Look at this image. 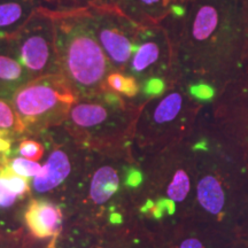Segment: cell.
Segmentation results:
<instances>
[{"instance_id": "6da1fadb", "label": "cell", "mask_w": 248, "mask_h": 248, "mask_svg": "<svg viewBox=\"0 0 248 248\" xmlns=\"http://www.w3.org/2000/svg\"><path fill=\"white\" fill-rule=\"evenodd\" d=\"M162 22L172 37L181 79L202 104L248 70L246 0L177 4Z\"/></svg>"}, {"instance_id": "7a4b0ae2", "label": "cell", "mask_w": 248, "mask_h": 248, "mask_svg": "<svg viewBox=\"0 0 248 248\" xmlns=\"http://www.w3.org/2000/svg\"><path fill=\"white\" fill-rule=\"evenodd\" d=\"M195 179L191 218L224 231L233 229L248 200V169L198 123L191 137Z\"/></svg>"}, {"instance_id": "3957f363", "label": "cell", "mask_w": 248, "mask_h": 248, "mask_svg": "<svg viewBox=\"0 0 248 248\" xmlns=\"http://www.w3.org/2000/svg\"><path fill=\"white\" fill-rule=\"evenodd\" d=\"M141 186L146 193L138 212L155 225L191 218L195 179V155L187 140L151 153ZM137 187V188H138Z\"/></svg>"}, {"instance_id": "277c9868", "label": "cell", "mask_w": 248, "mask_h": 248, "mask_svg": "<svg viewBox=\"0 0 248 248\" xmlns=\"http://www.w3.org/2000/svg\"><path fill=\"white\" fill-rule=\"evenodd\" d=\"M60 74L78 97L106 91L111 67L89 28L83 9L52 11Z\"/></svg>"}, {"instance_id": "5b68a950", "label": "cell", "mask_w": 248, "mask_h": 248, "mask_svg": "<svg viewBox=\"0 0 248 248\" xmlns=\"http://www.w3.org/2000/svg\"><path fill=\"white\" fill-rule=\"evenodd\" d=\"M140 107L110 91L78 97L66 121L68 130L78 144L91 150L129 148Z\"/></svg>"}, {"instance_id": "8992f818", "label": "cell", "mask_w": 248, "mask_h": 248, "mask_svg": "<svg viewBox=\"0 0 248 248\" xmlns=\"http://www.w3.org/2000/svg\"><path fill=\"white\" fill-rule=\"evenodd\" d=\"M204 106L179 79L141 105L132 141L151 154L187 140L197 130Z\"/></svg>"}, {"instance_id": "52a82bcc", "label": "cell", "mask_w": 248, "mask_h": 248, "mask_svg": "<svg viewBox=\"0 0 248 248\" xmlns=\"http://www.w3.org/2000/svg\"><path fill=\"white\" fill-rule=\"evenodd\" d=\"M125 75L137 80L141 104L181 79L171 35L163 22L139 28Z\"/></svg>"}, {"instance_id": "ba28073f", "label": "cell", "mask_w": 248, "mask_h": 248, "mask_svg": "<svg viewBox=\"0 0 248 248\" xmlns=\"http://www.w3.org/2000/svg\"><path fill=\"white\" fill-rule=\"evenodd\" d=\"M200 124L248 169V70L204 106Z\"/></svg>"}, {"instance_id": "9c48e42d", "label": "cell", "mask_w": 248, "mask_h": 248, "mask_svg": "<svg viewBox=\"0 0 248 248\" xmlns=\"http://www.w3.org/2000/svg\"><path fill=\"white\" fill-rule=\"evenodd\" d=\"M78 98L61 74L31 79L12 97L26 132H39L66 122Z\"/></svg>"}, {"instance_id": "30bf717a", "label": "cell", "mask_w": 248, "mask_h": 248, "mask_svg": "<svg viewBox=\"0 0 248 248\" xmlns=\"http://www.w3.org/2000/svg\"><path fill=\"white\" fill-rule=\"evenodd\" d=\"M9 38L31 79L60 74L51 9L45 6L37 7L22 27Z\"/></svg>"}, {"instance_id": "8fae6325", "label": "cell", "mask_w": 248, "mask_h": 248, "mask_svg": "<svg viewBox=\"0 0 248 248\" xmlns=\"http://www.w3.org/2000/svg\"><path fill=\"white\" fill-rule=\"evenodd\" d=\"M83 12L89 28L109 62L111 70L125 73L140 26L108 2L92 5L83 9Z\"/></svg>"}, {"instance_id": "7c38bea8", "label": "cell", "mask_w": 248, "mask_h": 248, "mask_svg": "<svg viewBox=\"0 0 248 248\" xmlns=\"http://www.w3.org/2000/svg\"><path fill=\"white\" fill-rule=\"evenodd\" d=\"M148 248H229L233 237L194 218H183L155 225Z\"/></svg>"}, {"instance_id": "4fadbf2b", "label": "cell", "mask_w": 248, "mask_h": 248, "mask_svg": "<svg viewBox=\"0 0 248 248\" xmlns=\"http://www.w3.org/2000/svg\"><path fill=\"white\" fill-rule=\"evenodd\" d=\"M119 151L121 150L114 152L111 161L100 164L93 172L90 183L89 195L95 206H107L120 193L122 184L126 185V175L133 164L115 162L113 159Z\"/></svg>"}, {"instance_id": "5bb4252c", "label": "cell", "mask_w": 248, "mask_h": 248, "mask_svg": "<svg viewBox=\"0 0 248 248\" xmlns=\"http://www.w3.org/2000/svg\"><path fill=\"white\" fill-rule=\"evenodd\" d=\"M30 80L12 39L0 38V98L12 99L14 93Z\"/></svg>"}, {"instance_id": "9a60e30c", "label": "cell", "mask_w": 248, "mask_h": 248, "mask_svg": "<svg viewBox=\"0 0 248 248\" xmlns=\"http://www.w3.org/2000/svg\"><path fill=\"white\" fill-rule=\"evenodd\" d=\"M102 2L115 6L121 13L141 27L161 23L177 5L173 0H105Z\"/></svg>"}, {"instance_id": "2e32d148", "label": "cell", "mask_w": 248, "mask_h": 248, "mask_svg": "<svg viewBox=\"0 0 248 248\" xmlns=\"http://www.w3.org/2000/svg\"><path fill=\"white\" fill-rule=\"evenodd\" d=\"M24 218L31 233L39 239L57 237L61 231V210L49 201H31L27 208Z\"/></svg>"}, {"instance_id": "e0dca14e", "label": "cell", "mask_w": 248, "mask_h": 248, "mask_svg": "<svg viewBox=\"0 0 248 248\" xmlns=\"http://www.w3.org/2000/svg\"><path fill=\"white\" fill-rule=\"evenodd\" d=\"M70 171L71 163L68 154L61 148H55L49 153L39 175L35 176L33 188L39 193L53 190L68 177Z\"/></svg>"}, {"instance_id": "ac0fdd59", "label": "cell", "mask_w": 248, "mask_h": 248, "mask_svg": "<svg viewBox=\"0 0 248 248\" xmlns=\"http://www.w3.org/2000/svg\"><path fill=\"white\" fill-rule=\"evenodd\" d=\"M39 6V0H0V38L13 36Z\"/></svg>"}, {"instance_id": "d6986e66", "label": "cell", "mask_w": 248, "mask_h": 248, "mask_svg": "<svg viewBox=\"0 0 248 248\" xmlns=\"http://www.w3.org/2000/svg\"><path fill=\"white\" fill-rule=\"evenodd\" d=\"M105 88H106V91L117 93L124 98L132 99V100L139 97V92H140L139 84L133 77L122 73H116V71H111L107 76Z\"/></svg>"}, {"instance_id": "ffe728a7", "label": "cell", "mask_w": 248, "mask_h": 248, "mask_svg": "<svg viewBox=\"0 0 248 248\" xmlns=\"http://www.w3.org/2000/svg\"><path fill=\"white\" fill-rule=\"evenodd\" d=\"M0 132L12 136L26 132L11 99L0 98Z\"/></svg>"}, {"instance_id": "44dd1931", "label": "cell", "mask_w": 248, "mask_h": 248, "mask_svg": "<svg viewBox=\"0 0 248 248\" xmlns=\"http://www.w3.org/2000/svg\"><path fill=\"white\" fill-rule=\"evenodd\" d=\"M0 177L4 178L6 185L12 192H14L17 197H22L29 192V182L26 177L17 175L11 169V167L4 163L0 167Z\"/></svg>"}, {"instance_id": "7402d4cb", "label": "cell", "mask_w": 248, "mask_h": 248, "mask_svg": "<svg viewBox=\"0 0 248 248\" xmlns=\"http://www.w3.org/2000/svg\"><path fill=\"white\" fill-rule=\"evenodd\" d=\"M105 0H39V2L52 11L73 12L85 9L90 6L100 4Z\"/></svg>"}, {"instance_id": "603a6c76", "label": "cell", "mask_w": 248, "mask_h": 248, "mask_svg": "<svg viewBox=\"0 0 248 248\" xmlns=\"http://www.w3.org/2000/svg\"><path fill=\"white\" fill-rule=\"evenodd\" d=\"M2 162L11 167V169L17 175L22 176V177H32V176L39 175L42 171L43 166L37 162V161H31L24 157H14L12 160H4Z\"/></svg>"}, {"instance_id": "cb8c5ba5", "label": "cell", "mask_w": 248, "mask_h": 248, "mask_svg": "<svg viewBox=\"0 0 248 248\" xmlns=\"http://www.w3.org/2000/svg\"><path fill=\"white\" fill-rule=\"evenodd\" d=\"M17 153L24 159L31 161H38L45 153L44 145L33 139H24L18 144Z\"/></svg>"}, {"instance_id": "d4e9b609", "label": "cell", "mask_w": 248, "mask_h": 248, "mask_svg": "<svg viewBox=\"0 0 248 248\" xmlns=\"http://www.w3.org/2000/svg\"><path fill=\"white\" fill-rule=\"evenodd\" d=\"M233 239L240 240L248 245V200L241 210L233 229Z\"/></svg>"}, {"instance_id": "484cf974", "label": "cell", "mask_w": 248, "mask_h": 248, "mask_svg": "<svg viewBox=\"0 0 248 248\" xmlns=\"http://www.w3.org/2000/svg\"><path fill=\"white\" fill-rule=\"evenodd\" d=\"M16 198L17 195L9 190L4 178L0 177V207L1 208H8V207L13 206L15 201H16Z\"/></svg>"}, {"instance_id": "4316f807", "label": "cell", "mask_w": 248, "mask_h": 248, "mask_svg": "<svg viewBox=\"0 0 248 248\" xmlns=\"http://www.w3.org/2000/svg\"><path fill=\"white\" fill-rule=\"evenodd\" d=\"M229 248H248V245L243 243V241H240V240L233 239V241H232V244H231V246Z\"/></svg>"}, {"instance_id": "83f0119b", "label": "cell", "mask_w": 248, "mask_h": 248, "mask_svg": "<svg viewBox=\"0 0 248 248\" xmlns=\"http://www.w3.org/2000/svg\"><path fill=\"white\" fill-rule=\"evenodd\" d=\"M173 1H175L176 4H182V5H185V4H188V2L193 1V0H173Z\"/></svg>"}, {"instance_id": "f1b7e54d", "label": "cell", "mask_w": 248, "mask_h": 248, "mask_svg": "<svg viewBox=\"0 0 248 248\" xmlns=\"http://www.w3.org/2000/svg\"><path fill=\"white\" fill-rule=\"evenodd\" d=\"M53 246H54V240H53V241H52V244H51V245H49V246H48V248H54Z\"/></svg>"}, {"instance_id": "f546056e", "label": "cell", "mask_w": 248, "mask_h": 248, "mask_svg": "<svg viewBox=\"0 0 248 248\" xmlns=\"http://www.w3.org/2000/svg\"><path fill=\"white\" fill-rule=\"evenodd\" d=\"M246 4H247V9H248V0H246Z\"/></svg>"}]
</instances>
